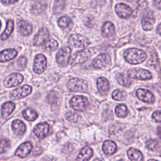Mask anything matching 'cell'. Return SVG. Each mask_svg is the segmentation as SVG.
<instances>
[{
  "mask_svg": "<svg viewBox=\"0 0 161 161\" xmlns=\"http://www.w3.org/2000/svg\"><path fill=\"white\" fill-rule=\"evenodd\" d=\"M124 57L125 60L131 64H138L145 60L147 54L142 50L132 48L125 52Z\"/></svg>",
  "mask_w": 161,
  "mask_h": 161,
  "instance_id": "6da1fadb",
  "label": "cell"
},
{
  "mask_svg": "<svg viewBox=\"0 0 161 161\" xmlns=\"http://www.w3.org/2000/svg\"><path fill=\"white\" fill-rule=\"evenodd\" d=\"M67 87L72 92H86L88 91L87 83L86 80L79 78H73L69 80L67 83Z\"/></svg>",
  "mask_w": 161,
  "mask_h": 161,
  "instance_id": "7a4b0ae2",
  "label": "cell"
},
{
  "mask_svg": "<svg viewBox=\"0 0 161 161\" xmlns=\"http://www.w3.org/2000/svg\"><path fill=\"white\" fill-rule=\"evenodd\" d=\"M68 43L70 46L75 48H85L90 43V40L86 36L79 34L72 35L69 40Z\"/></svg>",
  "mask_w": 161,
  "mask_h": 161,
  "instance_id": "3957f363",
  "label": "cell"
},
{
  "mask_svg": "<svg viewBox=\"0 0 161 161\" xmlns=\"http://www.w3.org/2000/svg\"><path fill=\"white\" fill-rule=\"evenodd\" d=\"M91 52L89 49H84L75 53L70 57L69 64L71 65H76L86 62L91 56Z\"/></svg>",
  "mask_w": 161,
  "mask_h": 161,
  "instance_id": "277c9868",
  "label": "cell"
},
{
  "mask_svg": "<svg viewBox=\"0 0 161 161\" xmlns=\"http://www.w3.org/2000/svg\"><path fill=\"white\" fill-rule=\"evenodd\" d=\"M71 49L69 47H64L60 48L56 55V60L61 67H65L69 64L70 57Z\"/></svg>",
  "mask_w": 161,
  "mask_h": 161,
  "instance_id": "5b68a950",
  "label": "cell"
},
{
  "mask_svg": "<svg viewBox=\"0 0 161 161\" xmlns=\"http://www.w3.org/2000/svg\"><path fill=\"white\" fill-rule=\"evenodd\" d=\"M89 104L87 99L82 96H74L70 100V106L75 110L79 111H84Z\"/></svg>",
  "mask_w": 161,
  "mask_h": 161,
  "instance_id": "8992f818",
  "label": "cell"
},
{
  "mask_svg": "<svg viewBox=\"0 0 161 161\" xmlns=\"http://www.w3.org/2000/svg\"><path fill=\"white\" fill-rule=\"evenodd\" d=\"M128 74L130 78L143 80H149L152 77L148 70L143 69H131L128 70Z\"/></svg>",
  "mask_w": 161,
  "mask_h": 161,
  "instance_id": "52a82bcc",
  "label": "cell"
},
{
  "mask_svg": "<svg viewBox=\"0 0 161 161\" xmlns=\"http://www.w3.org/2000/svg\"><path fill=\"white\" fill-rule=\"evenodd\" d=\"M31 91L32 87L30 86L24 85L12 91L9 94V97L14 100L19 99L29 95Z\"/></svg>",
  "mask_w": 161,
  "mask_h": 161,
  "instance_id": "ba28073f",
  "label": "cell"
},
{
  "mask_svg": "<svg viewBox=\"0 0 161 161\" xmlns=\"http://www.w3.org/2000/svg\"><path fill=\"white\" fill-rule=\"evenodd\" d=\"M47 67V58L43 54H37L33 62V70L36 74L43 73Z\"/></svg>",
  "mask_w": 161,
  "mask_h": 161,
  "instance_id": "9c48e42d",
  "label": "cell"
},
{
  "mask_svg": "<svg viewBox=\"0 0 161 161\" xmlns=\"http://www.w3.org/2000/svg\"><path fill=\"white\" fill-rule=\"evenodd\" d=\"M50 38L48 30L45 28H41L35 35L33 39V44L36 46L43 45Z\"/></svg>",
  "mask_w": 161,
  "mask_h": 161,
  "instance_id": "30bf717a",
  "label": "cell"
},
{
  "mask_svg": "<svg viewBox=\"0 0 161 161\" xmlns=\"http://www.w3.org/2000/svg\"><path fill=\"white\" fill-rule=\"evenodd\" d=\"M23 81V76L18 73H13L8 76L4 81V84L6 87H16L20 84Z\"/></svg>",
  "mask_w": 161,
  "mask_h": 161,
  "instance_id": "8fae6325",
  "label": "cell"
},
{
  "mask_svg": "<svg viewBox=\"0 0 161 161\" xmlns=\"http://www.w3.org/2000/svg\"><path fill=\"white\" fill-rule=\"evenodd\" d=\"M116 13L121 18H130L133 13L131 8L123 3H118L115 6Z\"/></svg>",
  "mask_w": 161,
  "mask_h": 161,
  "instance_id": "7c38bea8",
  "label": "cell"
},
{
  "mask_svg": "<svg viewBox=\"0 0 161 161\" xmlns=\"http://www.w3.org/2000/svg\"><path fill=\"white\" fill-rule=\"evenodd\" d=\"M155 23V17L152 11L147 12L142 20V28L144 30L149 31L153 29Z\"/></svg>",
  "mask_w": 161,
  "mask_h": 161,
  "instance_id": "4fadbf2b",
  "label": "cell"
},
{
  "mask_svg": "<svg viewBox=\"0 0 161 161\" xmlns=\"http://www.w3.org/2000/svg\"><path fill=\"white\" fill-rule=\"evenodd\" d=\"M50 131V126L47 123H42L36 125L33 129L35 135L40 139H43Z\"/></svg>",
  "mask_w": 161,
  "mask_h": 161,
  "instance_id": "5bb4252c",
  "label": "cell"
},
{
  "mask_svg": "<svg viewBox=\"0 0 161 161\" xmlns=\"http://www.w3.org/2000/svg\"><path fill=\"white\" fill-rule=\"evenodd\" d=\"M136 96L139 99L145 103H153L155 101V96L153 94L147 89H138L136 91Z\"/></svg>",
  "mask_w": 161,
  "mask_h": 161,
  "instance_id": "9a60e30c",
  "label": "cell"
},
{
  "mask_svg": "<svg viewBox=\"0 0 161 161\" xmlns=\"http://www.w3.org/2000/svg\"><path fill=\"white\" fill-rule=\"evenodd\" d=\"M32 148L33 145L30 142H25L20 145L17 148L15 152V155L21 158H25L30 153Z\"/></svg>",
  "mask_w": 161,
  "mask_h": 161,
  "instance_id": "2e32d148",
  "label": "cell"
},
{
  "mask_svg": "<svg viewBox=\"0 0 161 161\" xmlns=\"http://www.w3.org/2000/svg\"><path fill=\"white\" fill-rule=\"evenodd\" d=\"M93 155V151L89 147L82 148L74 161H89Z\"/></svg>",
  "mask_w": 161,
  "mask_h": 161,
  "instance_id": "e0dca14e",
  "label": "cell"
},
{
  "mask_svg": "<svg viewBox=\"0 0 161 161\" xmlns=\"http://www.w3.org/2000/svg\"><path fill=\"white\" fill-rule=\"evenodd\" d=\"M108 62V57L105 53L99 54L92 62V66L96 69H100L106 67Z\"/></svg>",
  "mask_w": 161,
  "mask_h": 161,
  "instance_id": "ac0fdd59",
  "label": "cell"
},
{
  "mask_svg": "<svg viewBox=\"0 0 161 161\" xmlns=\"http://www.w3.org/2000/svg\"><path fill=\"white\" fill-rule=\"evenodd\" d=\"M12 130L14 133L18 136L23 135L26 131V126L23 121L19 119H15L13 121Z\"/></svg>",
  "mask_w": 161,
  "mask_h": 161,
  "instance_id": "d6986e66",
  "label": "cell"
},
{
  "mask_svg": "<svg viewBox=\"0 0 161 161\" xmlns=\"http://www.w3.org/2000/svg\"><path fill=\"white\" fill-rule=\"evenodd\" d=\"M18 54L15 49L9 48L0 52V62H5L13 59Z\"/></svg>",
  "mask_w": 161,
  "mask_h": 161,
  "instance_id": "ffe728a7",
  "label": "cell"
},
{
  "mask_svg": "<svg viewBox=\"0 0 161 161\" xmlns=\"http://www.w3.org/2000/svg\"><path fill=\"white\" fill-rule=\"evenodd\" d=\"M18 30L21 35L27 36L31 33L33 29L31 25L29 23L25 20H20L18 23Z\"/></svg>",
  "mask_w": 161,
  "mask_h": 161,
  "instance_id": "44dd1931",
  "label": "cell"
},
{
  "mask_svg": "<svg viewBox=\"0 0 161 161\" xmlns=\"http://www.w3.org/2000/svg\"><path fill=\"white\" fill-rule=\"evenodd\" d=\"M115 32V28L113 23L111 21L105 22L101 28V33L104 37H111Z\"/></svg>",
  "mask_w": 161,
  "mask_h": 161,
  "instance_id": "7402d4cb",
  "label": "cell"
},
{
  "mask_svg": "<svg viewBox=\"0 0 161 161\" xmlns=\"http://www.w3.org/2000/svg\"><path fill=\"white\" fill-rule=\"evenodd\" d=\"M109 83L104 77H99L97 80V87L99 92L102 94H106L109 90Z\"/></svg>",
  "mask_w": 161,
  "mask_h": 161,
  "instance_id": "603a6c76",
  "label": "cell"
},
{
  "mask_svg": "<svg viewBox=\"0 0 161 161\" xmlns=\"http://www.w3.org/2000/svg\"><path fill=\"white\" fill-rule=\"evenodd\" d=\"M117 146L112 140H106L103 145V150L106 155H112L116 151Z\"/></svg>",
  "mask_w": 161,
  "mask_h": 161,
  "instance_id": "cb8c5ba5",
  "label": "cell"
},
{
  "mask_svg": "<svg viewBox=\"0 0 161 161\" xmlns=\"http://www.w3.org/2000/svg\"><path fill=\"white\" fill-rule=\"evenodd\" d=\"M14 108H15V104L13 102L8 101L4 103L1 108V114L3 118H8L14 111Z\"/></svg>",
  "mask_w": 161,
  "mask_h": 161,
  "instance_id": "d4e9b609",
  "label": "cell"
},
{
  "mask_svg": "<svg viewBox=\"0 0 161 161\" xmlns=\"http://www.w3.org/2000/svg\"><path fill=\"white\" fill-rule=\"evenodd\" d=\"M128 156L131 161H143L142 152L136 148H130L128 152Z\"/></svg>",
  "mask_w": 161,
  "mask_h": 161,
  "instance_id": "484cf974",
  "label": "cell"
},
{
  "mask_svg": "<svg viewBox=\"0 0 161 161\" xmlns=\"http://www.w3.org/2000/svg\"><path fill=\"white\" fill-rule=\"evenodd\" d=\"M47 8V4L43 1H36L31 7V12L32 14L37 15L43 13Z\"/></svg>",
  "mask_w": 161,
  "mask_h": 161,
  "instance_id": "4316f807",
  "label": "cell"
},
{
  "mask_svg": "<svg viewBox=\"0 0 161 161\" xmlns=\"http://www.w3.org/2000/svg\"><path fill=\"white\" fill-rule=\"evenodd\" d=\"M22 114L25 119L30 121L35 120L38 117L37 113L31 108H27L23 110L22 112Z\"/></svg>",
  "mask_w": 161,
  "mask_h": 161,
  "instance_id": "83f0119b",
  "label": "cell"
},
{
  "mask_svg": "<svg viewBox=\"0 0 161 161\" xmlns=\"http://www.w3.org/2000/svg\"><path fill=\"white\" fill-rule=\"evenodd\" d=\"M14 28V22L13 20L9 19L7 21L6 23V29L4 30V31L3 32V33L1 35V39L3 40H4L6 39H7L9 35H11V33H12L13 30Z\"/></svg>",
  "mask_w": 161,
  "mask_h": 161,
  "instance_id": "f1b7e54d",
  "label": "cell"
},
{
  "mask_svg": "<svg viewBox=\"0 0 161 161\" xmlns=\"http://www.w3.org/2000/svg\"><path fill=\"white\" fill-rule=\"evenodd\" d=\"M43 48L47 52H53L55 50L58 46V42L52 38H49L48 40L43 45Z\"/></svg>",
  "mask_w": 161,
  "mask_h": 161,
  "instance_id": "f546056e",
  "label": "cell"
},
{
  "mask_svg": "<svg viewBox=\"0 0 161 161\" xmlns=\"http://www.w3.org/2000/svg\"><path fill=\"white\" fill-rule=\"evenodd\" d=\"M116 80L119 84L125 87H129L131 84V81L130 78L124 74H118L116 76Z\"/></svg>",
  "mask_w": 161,
  "mask_h": 161,
  "instance_id": "4dcf8cb0",
  "label": "cell"
},
{
  "mask_svg": "<svg viewBox=\"0 0 161 161\" xmlns=\"http://www.w3.org/2000/svg\"><path fill=\"white\" fill-rule=\"evenodd\" d=\"M116 114L119 118H125L128 114V109L124 104H119L115 108Z\"/></svg>",
  "mask_w": 161,
  "mask_h": 161,
  "instance_id": "1f68e13d",
  "label": "cell"
},
{
  "mask_svg": "<svg viewBox=\"0 0 161 161\" xmlns=\"http://www.w3.org/2000/svg\"><path fill=\"white\" fill-rule=\"evenodd\" d=\"M112 97L116 101H123L126 97V94L123 90L116 89L113 92Z\"/></svg>",
  "mask_w": 161,
  "mask_h": 161,
  "instance_id": "d6a6232c",
  "label": "cell"
},
{
  "mask_svg": "<svg viewBox=\"0 0 161 161\" xmlns=\"http://www.w3.org/2000/svg\"><path fill=\"white\" fill-rule=\"evenodd\" d=\"M146 147L148 149L152 151H157L160 150V142L156 140L150 139L147 142Z\"/></svg>",
  "mask_w": 161,
  "mask_h": 161,
  "instance_id": "836d02e7",
  "label": "cell"
},
{
  "mask_svg": "<svg viewBox=\"0 0 161 161\" xmlns=\"http://www.w3.org/2000/svg\"><path fill=\"white\" fill-rule=\"evenodd\" d=\"M71 23L70 18L67 16H63L60 17L58 20V25L59 27L62 29H64L69 26Z\"/></svg>",
  "mask_w": 161,
  "mask_h": 161,
  "instance_id": "e575fe53",
  "label": "cell"
},
{
  "mask_svg": "<svg viewBox=\"0 0 161 161\" xmlns=\"http://www.w3.org/2000/svg\"><path fill=\"white\" fill-rule=\"evenodd\" d=\"M9 145V142L6 139H0V153H4Z\"/></svg>",
  "mask_w": 161,
  "mask_h": 161,
  "instance_id": "d590c367",
  "label": "cell"
},
{
  "mask_svg": "<svg viewBox=\"0 0 161 161\" xmlns=\"http://www.w3.org/2000/svg\"><path fill=\"white\" fill-rule=\"evenodd\" d=\"M66 118L67 120H69L70 122H76L79 118V116L74 113H72V112H69L66 114Z\"/></svg>",
  "mask_w": 161,
  "mask_h": 161,
  "instance_id": "8d00e7d4",
  "label": "cell"
},
{
  "mask_svg": "<svg viewBox=\"0 0 161 161\" xmlns=\"http://www.w3.org/2000/svg\"><path fill=\"white\" fill-rule=\"evenodd\" d=\"M18 65L21 68H24L26 64V58L25 57H21L17 61Z\"/></svg>",
  "mask_w": 161,
  "mask_h": 161,
  "instance_id": "74e56055",
  "label": "cell"
},
{
  "mask_svg": "<svg viewBox=\"0 0 161 161\" xmlns=\"http://www.w3.org/2000/svg\"><path fill=\"white\" fill-rule=\"evenodd\" d=\"M152 118L157 123H160V119H161V117H160V110L158 109L156 111H155L153 114H152Z\"/></svg>",
  "mask_w": 161,
  "mask_h": 161,
  "instance_id": "f35d334b",
  "label": "cell"
},
{
  "mask_svg": "<svg viewBox=\"0 0 161 161\" xmlns=\"http://www.w3.org/2000/svg\"><path fill=\"white\" fill-rule=\"evenodd\" d=\"M17 1H18V0H2L3 3L6 4H13V3H14L15 2H16Z\"/></svg>",
  "mask_w": 161,
  "mask_h": 161,
  "instance_id": "ab89813d",
  "label": "cell"
},
{
  "mask_svg": "<svg viewBox=\"0 0 161 161\" xmlns=\"http://www.w3.org/2000/svg\"><path fill=\"white\" fill-rule=\"evenodd\" d=\"M55 4H64V0H54Z\"/></svg>",
  "mask_w": 161,
  "mask_h": 161,
  "instance_id": "60d3db41",
  "label": "cell"
},
{
  "mask_svg": "<svg viewBox=\"0 0 161 161\" xmlns=\"http://www.w3.org/2000/svg\"><path fill=\"white\" fill-rule=\"evenodd\" d=\"M92 161H103V160H101V159H99V158H95V159L93 160Z\"/></svg>",
  "mask_w": 161,
  "mask_h": 161,
  "instance_id": "b9f144b4",
  "label": "cell"
},
{
  "mask_svg": "<svg viewBox=\"0 0 161 161\" xmlns=\"http://www.w3.org/2000/svg\"><path fill=\"white\" fill-rule=\"evenodd\" d=\"M148 161H158V160H155V159H150V160H148Z\"/></svg>",
  "mask_w": 161,
  "mask_h": 161,
  "instance_id": "7bdbcfd3",
  "label": "cell"
},
{
  "mask_svg": "<svg viewBox=\"0 0 161 161\" xmlns=\"http://www.w3.org/2000/svg\"><path fill=\"white\" fill-rule=\"evenodd\" d=\"M1 21H0V28H1Z\"/></svg>",
  "mask_w": 161,
  "mask_h": 161,
  "instance_id": "ee69618b",
  "label": "cell"
},
{
  "mask_svg": "<svg viewBox=\"0 0 161 161\" xmlns=\"http://www.w3.org/2000/svg\"><path fill=\"white\" fill-rule=\"evenodd\" d=\"M119 161H124V160H119Z\"/></svg>",
  "mask_w": 161,
  "mask_h": 161,
  "instance_id": "f6af8a7d",
  "label": "cell"
}]
</instances>
